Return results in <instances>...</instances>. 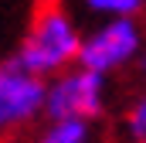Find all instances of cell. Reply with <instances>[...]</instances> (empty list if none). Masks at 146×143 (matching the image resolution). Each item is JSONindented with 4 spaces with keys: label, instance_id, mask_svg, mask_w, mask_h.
<instances>
[{
    "label": "cell",
    "instance_id": "7a4b0ae2",
    "mask_svg": "<svg viewBox=\"0 0 146 143\" xmlns=\"http://www.w3.org/2000/svg\"><path fill=\"white\" fill-rule=\"evenodd\" d=\"M109 106V78L99 72L72 65L68 72L48 78L44 119H99Z\"/></svg>",
    "mask_w": 146,
    "mask_h": 143
},
{
    "label": "cell",
    "instance_id": "6da1fadb",
    "mask_svg": "<svg viewBox=\"0 0 146 143\" xmlns=\"http://www.w3.org/2000/svg\"><path fill=\"white\" fill-rule=\"evenodd\" d=\"M82 41H85V31L78 27L75 14L61 0H44L34 10L14 58L41 78H54L72 65H78Z\"/></svg>",
    "mask_w": 146,
    "mask_h": 143
},
{
    "label": "cell",
    "instance_id": "5b68a950",
    "mask_svg": "<svg viewBox=\"0 0 146 143\" xmlns=\"http://www.w3.org/2000/svg\"><path fill=\"white\" fill-rule=\"evenodd\" d=\"M34 143H99L92 119H48Z\"/></svg>",
    "mask_w": 146,
    "mask_h": 143
},
{
    "label": "cell",
    "instance_id": "3957f363",
    "mask_svg": "<svg viewBox=\"0 0 146 143\" xmlns=\"http://www.w3.org/2000/svg\"><path fill=\"white\" fill-rule=\"evenodd\" d=\"M143 44H146L143 27H139L136 17H109V21H99L92 31H85L78 65H85V68L109 78L112 72H122L129 65H136Z\"/></svg>",
    "mask_w": 146,
    "mask_h": 143
},
{
    "label": "cell",
    "instance_id": "8992f818",
    "mask_svg": "<svg viewBox=\"0 0 146 143\" xmlns=\"http://www.w3.org/2000/svg\"><path fill=\"white\" fill-rule=\"evenodd\" d=\"M78 7L95 21H109V17H139L146 10V0H78Z\"/></svg>",
    "mask_w": 146,
    "mask_h": 143
},
{
    "label": "cell",
    "instance_id": "9c48e42d",
    "mask_svg": "<svg viewBox=\"0 0 146 143\" xmlns=\"http://www.w3.org/2000/svg\"><path fill=\"white\" fill-rule=\"evenodd\" d=\"M133 143H146V136H143V140H133Z\"/></svg>",
    "mask_w": 146,
    "mask_h": 143
},
{
    "label": "cell",
    "instance_id": "277c9868",
    "mask_svg": "<svg viewBox=\"0 0 146 143\" xmlns=\"http://www.w3.org/2000/svg\"><path fill=\"white\" fill-rule=\"evenodd\" d=\"M44 92L48 78L24 68L17 58L0 61V136L44 116Z\"/></svg>",
    "mask_w": 146,
    "mask_h": 143
},
{
    "label": "cell",
    "instance_id": "ba28073f",
    "mask_svg": "<svg viewBox=\"0 0 146 143\" xmlns=\"http://www.w3.org/2000/svg\"><path fill=\"white\" fill-rule=\"evenodd\" d=\"M133 68H136V75H139V82L146 85V44H143V51H139V58H136Z\"/></svg>",
    "mask_w": 146,
    "mask_h": 143
},
{
    "label": "cell",
    "instance_id": "52a82bcc",
    "mask_svg": "<svg viewBox=\"0 0 146 143\" xmlns=\"http://www.w3.org/2000/svg\"><path fill=\"white\" fill-rule=\"evenodd\" d=\"M122 130H126L129 140H143L146 136V89L126 106V112H122Z\"/></svg>",
    "mask_w": 146,
    "mask_h": 143
}]
</instances>
